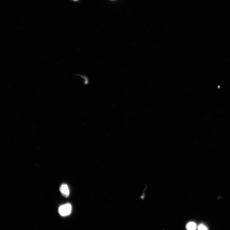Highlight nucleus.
<instances>
[{"instance_id":"obj_1","label":"nucleus","mask_w":230,"mask_h":230,"mask_svg":"<svg viewBox=\"0 0 230 230\" xmlns=\"http://www.w3.org/2000/svg\"><path fill=\"white\" fill-rule=\"evenodd\" d=\"M72 207L71 204H66L60 207L59 212L62 216H66L70 215Z\"/></svg>"},{"instance_id":"obj_2","label":"nucleus","mask_w":230,"mask_h":230,"mask_svg":"<svg viewBox=\"0 0 230 230\" xmlns=\"http://www.w3.org/2000/svg\"><path fill=\"white\" fill-rule=\"evenodd\" d=\"M60 191L63 196L67 198L70 195V191L66 185H62L60 188Z\"/></svg>"},{"instance_id":"obj_3","label":"nucleus","mask_w":230,"mask_h":230,"mask_svg":"<svg viewBox=\"0 0 230 230\" xmlns=\"http://www.w3.org/2000/svg\"><path fill=\"white\" fill-rule=\"evenodd\" d=\"M196 227V224L193 222H189L187 224L186 226V228L188 230H195Z\"/></svg>"},{"instance_id":"obj_4","label":"nucleus","mask_w":230,"mask_h":230,"mask_svg":"<svg viewBox=\"0 0 230 230\" xmlns=\"http://www.w3.org/2000/svg\"><path fill=\"white\" fill-rule=\"evenodd\" d=\"M198 230H208V228L202 224L200 225L198 228Z\"/></svg>"},{"instance_id":"obj_5","label":"nucleus","mask_w":230,"mask_h":230,"mask_svg":"<svg viewBox=\"0 0 230 230\" xmlns=\"http://www.w3.org/2000/svg\"><path fill=\"white\" fill-rule=\"evenodd\" d=\"M73 1H78V0H73Z\"/></svg>"}]
</instances>
